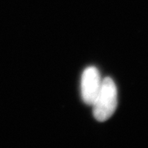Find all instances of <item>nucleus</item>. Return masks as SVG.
Listing matches in <instances>:
<instances>
[{"instance_id":"f03ea898","label":"nucleus","mask_w":148,"mask_h":148,"mask_svg":"<svg viewBox=\"0 0 148 148\" xmlns=\"http://www.w3.org/2000/svg\"><path fill=\"white\" fill-rule=\"evenodd\" d=\"M102 79L98 69L89 67L85 69L81 80V93L86 105L91 106L101 89Z\"/></svg>"},{"instance_id":"f257e3e1","label":"nucleus","mask_w":148,"mask_h":148,"mask_svg":"<svg viewBox=\"0 0 148 148\" xmlns=\"http://www.w3.org/2000/svg\"><path fill=\"white\" fill-rule=\"evenodd\" d=\"M118 104L116 85L110 77L102 80L101 89L91 105L93 115L99 122H105L115 112Z\"/></svg>"}]
</instances>
